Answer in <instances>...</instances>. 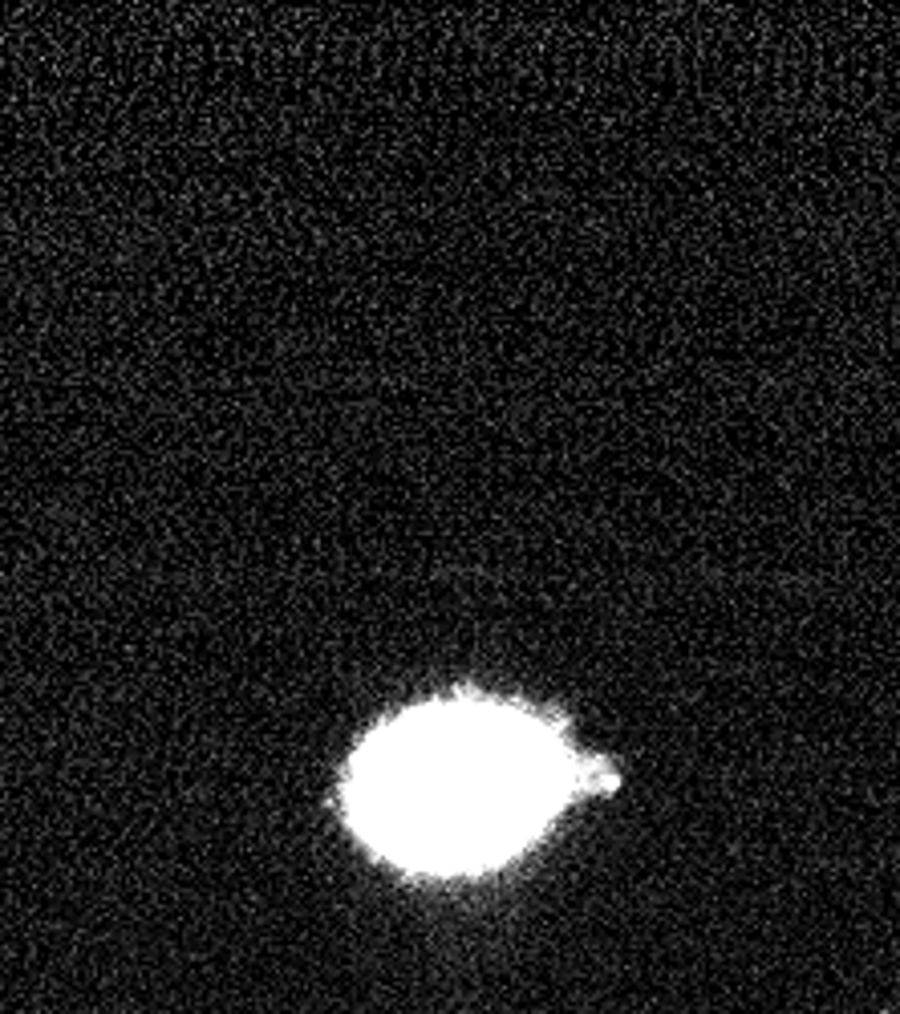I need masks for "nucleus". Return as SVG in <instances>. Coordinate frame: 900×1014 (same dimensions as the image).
<instances>
[{"label": "nucleus", "instance_id": "f257e3e1", "mask_svg": "<svg viewBox=\"0 0 900 1014\" xmlns=\"http://www.w3.org/2000/svg\"><path fill=\"white\" fill-rule=\"evenodd\" d=\"M612 771L569 726L512 698L406 707L349 755L341 807L361 844L422 876H479L531 848Z\"/></svg>", "mask_w": 900, "mask_h": 1014}]
</instances>
